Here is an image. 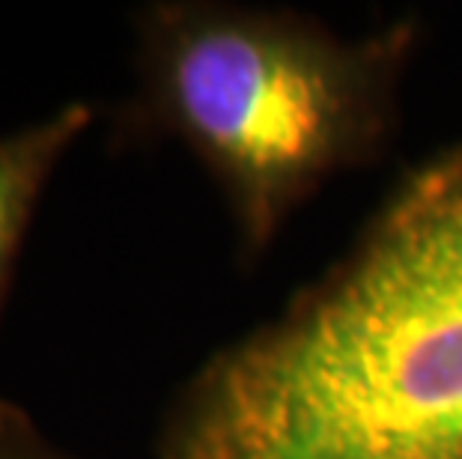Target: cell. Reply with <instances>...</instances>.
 <instances>
[{"label":"cell","mask_w":462,"mask_h":459,"mask_svg":"<svg viewBox=\"0 0 462 459\" xmlns=\"http://www.w3.org/2000/svg\"><path fill=\"white\" fill-rule=\"evenodd\" d=\"M159 459H462V146L411 173L278 319L206 361Z\"/></svg>","instance_id":"6da1fadb"},{"label":"cell","mask_w":462,"mask_h":459,"mask_svg":"<svg viewBox=\"0 0 462 459\" xmlns=\"http://www.w3.org/2000/svg\"><path fill=\"white\" fill-rule=\"evenodd\" d=\"M409 36L340 39L296 15L167 0L137 15L146 116L198 155L245 251L385 134Z\"/></svg>","instance_id":"7a4b0ae2"},{"label":"cell","mask_w":462,"mask_h":459,"mask_svg":"<svg viewBox=\"0 0 462 459\" xmlns=\"http://www.w3.org/2000/svg\"><path fill=\"white\" fill-rule=\"evenodd\" d=\"M90 123V105L66 102L42 120L0 132V310L9 298L15 262L22 257L39 200Z\"/></svg>","instance_id":"3957f363"},{"label":"cell","mask_w":462,"mask_h":459,"mask_svg":"<svg viewBox=\"0 0 462 459\" xmlns=\"http://www.w3.org/2000/svg\"><path fill=\"white\" fill-rule=\"evenodd\" d=\"M0 459H75L51 442L22 406L0 397Z\"/></svg>","instance_id":"277c9868"}]
</instances>
